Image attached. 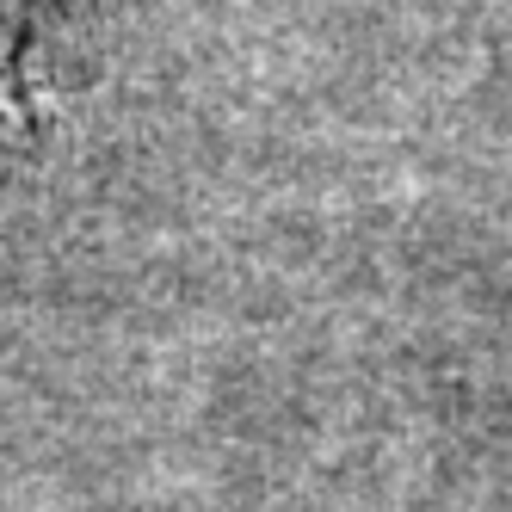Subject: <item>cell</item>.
I'll return each instance as SVG.
<instances>
[{"label":"cell","mask_w":512,"mask_h":512,"mask_svg":"<svg viewBox=\"0 0 512 512\" xmlns=\"http://www.w3.org/2000/svg\"><path fill=\"white\" fill-rule=\"evenodd\" d=\"M25 25H31V0H0V75L25 44Z\"/></svg>","instance_id":"obj_1"}]
</instances>
